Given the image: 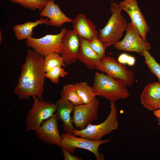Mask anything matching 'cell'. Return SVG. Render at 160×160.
I'll return each mask as SVG.
<instances>
[{"mask_svg":"<svg viewBox=\"0 0 160 160\" xmlns=\"http://www.w3.org/2000/svg\"><path fill=\"white\" fill-rule=\"evenodd\" d=\"M44 57L28 49L21 73L14 90L20 100L30 97L42 99L44 92L46 72L44 68Z\"/></svg>","mask_w":160,"mask_h":160,"instance_id":"cell-1","label":"cell"},{"mask_svg":"<svg viewBox=\"0 0 160 160\" xmlns=\"http://www.w3.org/2000/svg\"><path fill=\"white\" fill-rule=\"evenodd\" d=\"M92 87L96 96L110 101L126 99L129 96L127 86L123 81L97 71L95 73Z\"/></svg>","mask_w":160,"mask_h":160,"instance_id":"cell-2","label":"cell"},{"mask_svg":"<svg viewBox=\"0 0 160 160\" xmlns=\"http://www.w3.org/2000/svg\"><path fill=\"white\" fill-rule=\"evenodd\" d=\"M122 11L119 4L111 1V16L105 26L99 31L98 39L106 48L119 41L126 31L128 23L122 16Z\"/></svg>","mask_w":160,"mask_h":160,"instance_id":"cell-3","label":"cell"},{"mask_svg":"<svg viewBox=\"0 0 160 160\" xmlns=\"http://www.w3.org/2000/svg\"><path fill=\"white\" fill-rule=\"evenodd\" d=\"M110 111L106 119L97 125H89L82 130L76 129L73 134L76 136L93 140H99L104 136L111 133L119 127L117 109L115 102L110 101Z\"/></svg>","mask_w":160,"mask_h":160,"instance_id":"cell-4","label":"cell"},{"mask_svg":"<svg viewBox=\"0 0 160 160\" xmlns=\"http://www.w3.org/2000/svg\"><path fill=\"white\" fill-rule=\"evenodd\" d=\"M33 104L26 116V131L36 130L56 111L57 105L37 97H33Z\"/></svg>","mask_w":160,"mask_h":160,"instance_id":"cell-5","label":"cell"},{"mask_svg":"<svg viewBox=\"0 0 160 160\" xmlns=\"http://www.w3.org/2000/svg\"><path fill=\"white\" fill-rule=\"evenodd\" d=\"M67 30L65 27H63L57 34H48L40 38L30 37L26 39V44L44 57L53 52L60 54L63 47V37Z\"/></svg>","mask_w":160,"mask_h":160,"instance_id":"cell-6","label":"cell"},{"mask_svg":"<svg viewBox=\"0 0 160 160\" xmlns=\"http://www.w3.org/2000/svg\"><path fill=\"white\" fill-rule=\"evenodd\" d=\"M62 140L61 146L73 154L78 148L88 150L95 155L97 160H104L103 154L99 152V148L101 145L110 142V138L99 140H93L80 137H78L73 134L64 133L61 135Z\"/></svg>","mask_w":160,"mask_h":160,"instance_id":"cell-7","label":"cell"},{"mask_svg":"<svg viewBox=\"0 0 160 160\" xmlns=\"http://www.w3.org/2000/svg\"><path fill=\"white\" fill-rule=\"evenodd\" d=\"M125 31L123 39L113 45L115 49L135 52L142 56L144 51L150 50L151 47L149 43L143 40L131 22L128 23Z\"/></svg>","mask_w":160,"mask_h":160,"instance_id":"cell-8","label":"cell"},{"mask_svg":"<svg viewBox=\"0 0 160 160\" xmlns=\"http://www.w3.org/2000/svg\"><path fill=\"white\" fill-rule=\"evenodd\" d=\"M96 69L123 81L127 86H132L135 79L133 71L110 56L101 59Z\"/></svg>","mask_w":160,"mask_h":160,"instance_id":"cell-9","label":"cell"},{"mask_svg":"<svg viewBox=\"0 0 160 160\" xmlns=\"http://www.w3.org/2000/svg\"><path fill=\"white\" fill-rule=\"evenodd\" d=\"M99 105L96 97L88 103L75 106L72 118L76 129H83L97 119Z\"/></svg>","mask_w":160,"mask_h":160,"instance_id":"cell-10","label":"cell"},{"mask_svg":"<svg viewBox=\"0 0 160 160\" xmlns=\"http://www.w3.org/2000/svg\"><path fill=\"white\" fill-rule=\"evenodd\" d=\"M122 10L129 16L131 22L145 41L150 31V28L139 7L137 0H124L119 3Z\"/></svg>","mask_w":160,"mask_h":160,"instance_id":"cell-11","label":"cell"},{"mask_svg":"<svg viewBox=\"0 0 160 160\" xmlns=\"http://www.w3.org/2000/svg\"><path fill=\"white\" fill-rule=\"evenodd\" d=\"M59 120L56 113L44 121L36 130L37 137L47 144L61 146L62 137L59 134L57 121Z\"/></svg>","mask_w":160,"mask_h":160,"instance_id":"cell-12","label":"cell"},{"mask_svg":"<svg viewBox=\"0 0 160 160\" xmlns=\"http://www.w3.org/2000/svg\"><path fill=\"white\" fill-rule=\"evenodd\" d=\"M62 41L63 47L60 54L64 63L69 65L76 62L78 60L79 37L73 30L67 29L63 36Z\"/></svg>","mask_w":160,"mask_h":160,"instance_id":"cell-13","label":"cell"},{"mask_svg":"<svg viewBox=\"0 0 160 160\" xmlns=\"http://www.w3.org/2000/svg\"><path fill=\"white\" fill-rule=\"evenodd\" d=\"M72 23L73 30L79 37L89 41L98 38L99 32L95 25L84 14H78Z\"/></svg>","mask_w":160,"mask_h":160,"instance_id":"cell-14","label":"cell"},{"mask_svg":"<svg viewBox=\"0 0 160 160\" xmlns=\"http://www.w3.org/2000/svg\"><path fill=\"white\" fill-rule=\"evenodd\" d=\"M40 15L49 18L50 25L57 27H60L65 23L72 22L73 20L62 11L54 0H47L44 7L41 10Z\"/></svg>","mask_w":160,"mask_h":160,"instance_id":"cell-15","label":"cell"},{"mask_svg":"<svg viewBox=\"0 0 160 160\" xmlns=\"http://www.w3.org/2000/svg\"><path fill=\"white\" fill-rule=\"evenodd\" d=\"M140 100L142 104L148 110L153 111L158 110L160 102V82L147 84L140 95Z\"/></svg>","mask_w":160,"mask_h":160,"instance_id":"cell-16","label":"cell"},{"mask_svg":"<svg viewBox=\"0 0 160 160\" xmlns=\"http://www.w3.org/2000/svg\"><path fill=\"white\" fill-rule=\"evenodd\" d=\"M80 47L78 59L90 69H96L101 59L91 48L89 40L79 37Z\"/></svg>","mask_w":160,"mask_h":160,"instance_id":"cell-17","label":"cell"},{"mask_svg":"<svg viewBox=\"0 0 160 160\" xmlns=\"http://www.w3.org/2000/svg\"><path fill=\"white\" fill-rule=\"evenodd\" d=\"M57 107L56 113L59 119L61 120L64 131L65 133L73 134L76 129L72 124L71 112L73 111L75 105L69 102L60 99L56 102Z\"/></svg>","mask_w":160,"mask_h":160,"instance_id":"cell-18","label":"cell"},{"mask_svg":"<svg viewBox=\"0 0 160 160\" xmlns=\"http://www.w3.org/2000/svg\"><path fill=\"white\" fill-rule=\"evenodd\" d=\"M44 24L50 25V20L47 18L42 17L35 22H27L22 24L15 25L13 28L15 35L18 40L22 41L32 37L33 35V30L39 25Z\"/></svg>","mask_w":160,"mask_h":160,"instance_id":"cell-19","label":"cell"},{"mask_svg":"<svg viewBox=\"0 0 160 160\" xmlns=\"http://www.w3.org/2000/svg\"><path fill=\"white\" fill-rule=\"evenodd\" d=\"M74 84L75 89L83 104L92 101L96 96L92 87L87 81L77 82Z\"/></svg>","mask_w":160,"mask_h":160,"instance_id":"cell-20","label":"cell"},{"mask_svg":"<svg viewBox=\"0 0 160 160\" xmlns=\"http://www.w3.org/2000/svg\"><path fill=\"white\" fill-rule=\"evenodd\" d=\"M61 100L68 101L75 106L83 104L73 84L64 85L60 92Z\"/></svg>","mask_w":160,"mask_h":160,"instance_id":"cell-21","label":"cell"},{"mask_svg":"<svg viewBox=\"0 0 160 160\" xmlns=\"http://www.w3.org/2000/svg\"><path fill=\"white\" fill-rule=\"evenodd\" d=\"M59 66H66L63 57L59 54L53 52L44 56V68L46 72Z\"/></svg>","mask_w":160,"mask_h":160,"instance_id":"cell-22","label":"cell"},{"mask_svg":"<svg viewBox=\"0 0 160 160\" xmlns=\"http://www.w3.org/2000/svg\"><path fill=\"white\" fill-rule=\"evenodd\" d=\"M143 56L144 58V62L150 71L157 77L160 82V65L157 62L148 51H144Z\"/></svg>","mask_w":160,"mask_h":160,"instance_id":"cell-23","label":"cell"},{"mask_svg":"<svg viewBox=\"0 0 160 160\" xmlns=\"http://www.w3.org/2000/svg\"><path fill=\"white\" fill-rule=\"evenodd\" d=\"M15 4L30 9L35 10L36 9L42 10L44 7L47 0H10Z\"/></svg>","mask_w":160,"mask_h":160,"instance_id":"cell-24","label":"cell"},{"mask_svg":"<svg viewBox=\"0 0 160 160\" xmlns=\"http://www.w3.org/2000/svg\"><path fill=\"white\" fill-rule=\"evenodd\" d=\"M68 74L62 68V66H59L48 71L46 72V77L50 80L53 83H58L60 77H64Z\"/></svg>","mask_w":160,"mask_h":160,"instance_id":"cell-25","label":"cell"},{"mask_svg":"<svg viewBox=\"0 0 160 160\" xmlns=\"http://www.w3.org/2000/svg\"><path fill=\"white\" fill-rule=\"evenodd\" d=\"M89 41L90 47L101 59L105 56V50L106 48L98 38Z\"/></svg>","mask_w":160,"mask_h":160,"instance_id":"cell-26","label":"cell"},{"mask_svg":"<svg viewBox=\"0 0 160 160\" xmlns=\"http://www.w3.org/2000/svg\"><path fill=\"white\" fill-rule=\"evenodd\" d=\"M118 61L122 64H127L129 66H133L135 62L134 57L129 55L126 53L120 55L118 58Z\"/></svg>","mask_w":160,"mask_h":160,"instance_id":"cell-27","label":"cell"},{"mask_svg":"<svg viewBox=\"0 0 160 160\" xmlns=\"http://www.w3.org/2000/svg\"><path fill=\"white\" fill-rule=\"evenodd\" d=\"M62 151L64 159L65 160H82V159L78 156L73 155L65 148L60 147Z\"/></svg>","mask_w":160,"mask_h":160,"instance_id":"cell-28","label":"cell"},{"mask_svg":"<svg viewBox=\"0 0 160 160\" xmlns=\"http://www.w3.org/2000/svg\"><path fill=\"white\" fill-rule=\"evenodd\" d=\"M153 113L157 118L158 122V125L160 127V111L158 109L153 111Z\"/></svg>","mask_w":160,"mask_h":160,"instance_id":"cell-29","label":"cell"},{"mask_svg":"<svg viewBox=\"0 0 160 160\" xmlns=\"http://www.w3.org/2000/svg\"><path fill=\"white\" fill-rule=\"evenodd\" d=\"M0 44L1 43V41H2V34H1V31L0 30Z\"/></svg>","mask_w":160,"mask_h":160,"instance_id":"cell-30","label":"cell"},{"mask_svg":"<svg viewBox=\"0 0 160 160\" xmlns=\"http://www.w3.org/2000/svg\"><path fill=\"white\" fill-rule=\"evenodd\" d=\"M158 108L159 109H158L160 111V102Z\"/></svg>","mask_w":160,"mask_h":160,"instance_id":"cell-31","label":"cell"}]
</instances>
